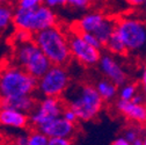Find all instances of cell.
<instances>
[{"label":"cell","mask_w":146,"mask_h":145,"mask_svg":"<svg viewBox=\"0 0 146 145\" xmlns=\"http://www.w3.org/2000/svg\"><path fill=\"white\" fill-rule=\"evenodd\" d=\"M28 145H49V137L40 129L34 128L29 132Z\"/></svg>","instance_id":"ffe728a7"},{"label":"cell","mask_w":146,"mask_h":145,"mask_svg":"<svg viewBox=\"0 0 146 145\" xmlns=\"http://www.w3.org/2000/svg\"><path fill=\"white\" fill-rule=\"evenodd\" d=\"M44 5H46L51 8L64 7L67 5V0H44Z\"/></svg>","instance_id":"83f0119b"},{"label":"cell","mask_w":146,"mask_h":145,"mask_svg":"<svg viewBox=\"0 0 146 145\" xmlns=\"http://www.w3.org/2000/svg\"><path fill=\"white\" fill-rule=\"evenodd\" d=\"M0 102H1V107L14 108V109L25 112L27 114H30L38 103V101L36 100L34 94L7 98V99H4V100H0Z\"/></svg>","instance_id":"5bb4252c"},{"label":"cell","mask_w":146,"mask_h":145,"mask_svg":"<svg viewBox=\"0 0 146 145\" xmlns=\"http://www.w3.org/2000/svg\"><path fill=\"white\" fill-rule=\"evenodd\" d=\"M57 15L53 8L42 4L35 8H20L14 11L13 26L36 34L41 30L57 25Z\"/></svg>","instance_id":"5b68a950"},{"label":"cell","mask_w":146,"mask_h":145,"mask_svg":"<svg viewBox=\"0 0 146 145\" xmlns=\"http://www.w3.org/2000/svg\"><path fill=\"white\" fill-rule=\"evenodd\" d=\"M80 35L82 36V39L88 43V44H90L92 47H95V48H98V49H102V47H103V44L100 42V40L96 37V36L93 34V33H87V31H84V33H80Z\"/></svg>","instance_id":"603a6c76"},{"label":"cell","mask_w":146,"mask_h":145,"mask_svg":"<svg viewBox=\"0 0 146 145\" xmlns=\"http://www.w3.org/2000/svg\"><path fill=\"white\" fill-rule=\"evenodd\" d=\"M89 1H90V4H98V3L103 1V0H89Z\"/></svg>","instance_id":"e575fe53"},{"label":"cell","mask_w":146,"mask_h":145,"mask_svg":"<svg viewBox=\"0 0 146 145\" xmlns=\"http://www.w3.org/2000/svg\"><path fill=\"white\" fill-rule=\"evenodd\" d=\"M98 65H99L101 73L104 76V78L111 80L118 87L126 82L127 77H126L124 69L117 62V59L114 56H111V53H104V55H102Z\"/></svg>","instance_id":"30bf717a"},{"label":"cell","mask_w":146,"mask_h":145,"mask_svg":"<svg viewBox=\"0 0 146 145\" xmlns=\"http://www.w3.org/2000/svg\"><path fill=\"white\" fill-rule=\"evenodd\" d=\"M62 98L66 107L74 110L78 120L82 122H89L96 118L104 102L95 85L87 82L70 85Z\"/></svg>","instance_id":"6da1fadb"},{"label":"cell","mask_w":146,"mask_h":145,"mask_svg":"<svg viewBox=\"0 0 146 145\" xmlns=\"http://www.w3.org/2000/svg\"><path fill=\"white\" fill-rule=\"evenodd\" d=\"M107 15L100 12H90L85 14L76 23V30L79 33H95L106 21Z\"/></svg>","instance_id":"9a60e30c"},{"label":"cell","mask_w":146,"mask_h":145,"mask_svg":"<svg viewBox=\"0 0 146 145\" xmlns=\"http://www.w3.org/2000/svg\"><path fill=\"white\" fill-rule=\"evenodd\" d=\"M131 101H133L135 103H144L145 102V96L141 95V94H139V93H137Z\"/></svg>","instance_id":"d6a6232c"},{"label":"cell","mask_w":146,"mask_h":145,"mask_svg":"<svg viewBox=\"0 0 146 145\" xmlns=\"http://www.w3.org/2000/svg\"><path fill=\"white\" fill-rule=\"evenodd\" d=\"M116 31L129 53H141L146 50V21L137 17H121L117 20Z\"/></svg>","instance_id":"8992f818"},{"label":"cell","mask_w":146,"mask_h":145,"mask_svg":"<svg viewBox=\"0 0 146 145\" xmlns=\"http://www.w3.org/2000/svg\"><path fill=\"white\" fill-rule=\"evenodd\" d=\"M44 4V0H16V6L20 8H35Z\"/></svg>","instance_id":"cb8c5ba5"},{"label":"cell","mask_w":146,"mask_h":145,"mask_svg":"<svg viewBox=\"0 0 146 145\" xmlns=\"http://www.w3.org/2000/svg\"><path fill=\"white\" fill-rule=\"evenodd\" d=\"M115 107L119 114L133 123L145 124L146 123V104L135 103L133 101H125L118 99Z\"/></svg>","instance_id":"7c38bea8"},{"label":"cell","mask_w":146,"mask_h":145,"mask_svg":"<svg viewBox=\"0 0 146 145\" xmlns=\"http://www.w3.org/2000/svg\"><path fill=\"white\" fill-rule=\"evenodd\" d=\"M111 144H113V145H130V143L127 142V139H126L123 135H121V136H118L117 138H115V139L111 142Z\"/></svg>","instance_id":"f546056e"},{"label":"cell","mask_w":146,"mask_h":145,"mask_svg":"<svg viewBox=\"0 0 146 145\" xmlns=\"http://www.w3.org/2000/svg\"><path fill=\"white\" fill-rule=\"evenodd\" d=\"M43 131L49 138L51 137H65V138H73L77 134L76 123L70 122L64 118L62 115L50 120L48 123L43 124L38 128Z\"/></svg>","instance_id":"8fae6325"},{"label":"cell","mask_w":146,"mask_h":145,"mask_svg":"<svg viewBox=\"0 0 146 145\" xmlns=\"http://www.w3.org/2000/svg\"><path fill=\"white\" fill-rule=\"evenodd\" d=\"M141 87L144 90V96H145V102H146V69L141 73Z\"/></svg>","instance_id":"1f68e13d"},{"label":"cell","mask_w":146,"mask_h":145,"mask_svg":"<svg viewBox=\"0 0 146 145\" xmlns=\"http://www.w3.org/2000/svg\"><path fill=\"white\" fill-rule=\"evenodd\" d=\"M34 41L54 65H67L71 59L68 35L57 25L34 34Z\"/></svg>","instance_id":"3957f363"},{"label":"cell","mask_w":146,"mask_h":145,"mask_svg":"<svg viewBox=\"0 0 146 145\" xmlns=\"http://www.w3.org/2000/svg\"><path fill=\"white\" fill-rule=\"evenodd\" d=\"M0 124L13 129H26L29 123V115L25 112L14 109L9 107H1Z\"/></svg>","instance_id":"4fadbf2b"},{"label":"cell","mask_w":146,"mask_h":145,"mask_svg":"<svg viewBox=\"0 0 146 145\" xmlns=\"http://www.w3.org/2000/svg\"><path fill=\"white\" fill-rule=\"evenodd\" d=\"M70 73L65 65H54L38 78L37 90L42 96H63L70 84Z\"/></svg>","instance_id":"52a82bcc"},{"label":"cell","mask_w":146,"mask_h":145,"mask_svg":"<svg viewBox=\"0 0 146 145\" xmlns=\"http://www.w3.org/2000/svg\"><path fill=\"white\" fill-rule=\"evenodd\" d=\"M137 86L135 84H124L121 86V89L118 90V99L125 100V101H131L133 96L137 94Z\"/></svg>","instance_id":"44dd1931"},{"label":"cell","mask_w":146,"mask_h":145,"mask_svg":"<svg viewBox=\"0 0 146 145\" xmlns=\"http://www.w3.org/2000/svg\"><path fill=\"white\" fill-rule=\"evenodd\" d=\"M34 40V34L30 33L29 30L21 29V28H15V31L12 35V41L13 44H19V43H25L28 41Z\"/></svg>","instance_id":"7402d4cb"},{"label":"cell","mask_w":146,"mask_h":145,"mask_svg":"<svg viewBox=\"0 0 146 145\" xmlns=\"http://www.w3.org/2000/svg\"><path fill=\"white\" fill-rule=\"evenodd\" d=\"M145 135L143 134L141 124H139V123H133L129 126H126V128L124 129V131H123V136L127 139V142L130 143V145H135V143L138 139L144 138Z\"/></svg>","instance_id":"d6986e66"},{"label":"cell","mask_w":146,"mask_h":145,"mask_svg":"<svg viewBox=\"0 0 146 145\" xmlns=\"http://www.w3.org/2000/svg\"><path fill=\"white\" fill-rule=\"evenodd\" d=\"M140 8H141V9H143V12H144V13L146 14V3H145V4H144V5L141 6V7H140Z\"/></svg>","instance_id":"d590c367"},{"label":"cell","mask_w":146,"mask_h":145,"mask_svg":"<svg viewBox=\"0 0 146 145\" xmlns=\"http://www.w3.org/2000/svg\"><path fill=\"white\" fill-rule=\"evenodd\" d=\"M124 1L131 7H141L146 3V0H124Z\"/></svg>","instance_id":"4dcf8cb0"},{"label":"cell","mask_w":146,"mask_h":145,"mask_svg":"<svg viewBox=\"0 0 146 145\" xmlns=\"http://www.w3.org/2000/svg\"><path fill=\"white\" fill-rule=\"evenodd\" d=\"M104 48L109 51V53L116 55V56H125L126 53H129L122 37L116 30L113 33V35L110 37H109V40L104 44Z\"/></svg>","instance_id":"e0dca14e"},{"label":"cell","mask_w":146,"mask_h":145,"mask_svg":"<svg viewBox=\"0 0 146 145\" xmlns=\"http://www.w3.org/2000/svg\"><path fill=\"white\" fill-rule=\"evenodd\" d=\"M143 142H144V145H146V135L144 136V138H143Z\"/></svg>","instance_id":"8d00e7d4"},{"label":"cell","mask_w":146,"mask_h":145,"mask_svg":"<svg viewBox=\"0 0 146 145\" xmlns=\"http://www.w3.org/2000/svg\"><path fill=\"white\" fill-rule=\"evenodd\" d=\"M67 5L76 9H86L89 5V0H67Z\"/></svg>","instance_id":"d4e9b609"},{"label":"cell","mask_w":146,"mask_h":145,"mask_svg":"<svg viewBox=\"0 0 146 145\" xmlns=\"http://www.w3.org/2000/svg\"><path fill=\"white\" fill-rule=\"evenodd\" d=\"M68 44L72 58L86 67L98 65L101 58V50L88 44L80 35L79 31L74 30L68 35Z\"/></svg>","instance_id":"9c48e42d"},{"label":"cell","mask_w":146,"mask_h":145,"mask_svg":"<svg viewBox=\"0 0 146 145\" xmlns=\"http://www.w3.org/2000/svg\"><path fill=\"white\" fill-rule=\"evenodd\" d=\"M0 113H1V102H0Z\"/></svg>","instance_id":"74e56055"},{"label":"cell","mask_w":146,"mask_h":145,"mask_svg":"<svg viewBox=\"0 0 146 145\" xmlns=\"http://www.w3.org/2000/svg\"><path fill=\"white\" fill-rule=\"evenodd\" d=\"M95 87L100 95L102 96V99L107 102L113 101L118 95V86L107 78H102L98 80L95 82Z\"/></svg>","instance_id":"2e32d148"},{"label":"cell","mask_w":146,"mask_h":145,"mask_svg":"<svg viewBox=\"0 0 146 145\" xmlns=\"http://www.w3.org/2000/svg\"><path fill=\"white\" fill-rule=\"evenodd\" d=\"M38 79L14 62L0 66V100L34 94Z\"/></svg>","instance_id":"7a4b0ae2"},{"label":"cell","mask_w":146,"mask_h":145,"mask_svg":"<svg viewBox=\"0 0 146 145\" xmlns=\"http://www.w3.org/2000/svg\"><path fill=\"white\" fill-rule=\"evenodd\" d=\"M62 116H63L64 118H66L67 121L73 122V123H77V122L79 121V120H78L77 114L74 113V110H72L71 108H68V107H65V109H64V112H63Z\"/></svg>","instance_id":"484cf974"},{"label":"cell","mask_w":146,"mask_h":145,"mask_svg":"<svg viewBox=\"0 0 146 145\" xmlns=\"http://www.w3.org/2000/svg\"><path fill=\"white\" fill-rule=\"evenodd\" d=\"M14 143L17 145H28V139H29V134L27 132H20L15 138Z\"/></svg>","instance_id":"f1b7e54d"},{"label":"cell","mask_w":146,"mask_h":145,"mask_svg":"<svg viewBox=\"0 0 146 145\" xmlns=\"http://www.w3.org/2000/svg\"><path fill=\"white\" fill-rule=\"evenodd\" d=\"M12 62L23 67L33 77L37 79L41 78L52 65L51 61L34 40L25 43L13 44Z\"/></svg>","instance_id":"277c9868"},{"label":"cell","mask_w":146,"mask_h":145,"mask_svg":"<svg viewBox=\"0 0 146 145\" xmlns=\"http://www.w3.org/2000/svg\"><path fill=\"white\" fill-rule=\"evenodd\" d=\"M14 11L15 9H13L9 4L0 5V31L6 30L11 25H13Z\"/></svg>","instance_id":"ac0fdd59"},{"label":"cell","mask_w":146,"mask_h":145,"mask_svg":"<svg viewBox=\"0 0 146 145\" xmlns=\"http://www.w3.org/2000/svg\"><path fill=\"white\" fill-rule=\"evenodd\" d=\"M12 1H13V0H0V5H1V4H9Z\"/></svg>","instance_id":"836d02e7"},{"label":"cell","mask_w":146,"mask_h":145,"mask_svg":"<svg viewBox=\"0 0 146 145\" xmlns=\"http://www.w3.org/2000/svg\"><path fill=\"white\" fill-rule=\"evenodd\" d=\"M72 143L71 138L65 137H51L49 138V145H70Z\"/></svg>","instance_id":"4316f807"},{"label":"cell","mask_w":146,"mask_h":145,"mask_svg":"<svg viewBox=\"0 0 146 145\" xmlns=\"http://www.w3.org/2000/svg\"><path fill=\"white\" fill-rule=\"evenodd\" d=\"M65 107L66 104L62 96H43L35 109L29 114V123L33 128L38 129L50 120L60 116Z\"/></svg>","instance_id":"ba28073f"}]
</instances>
